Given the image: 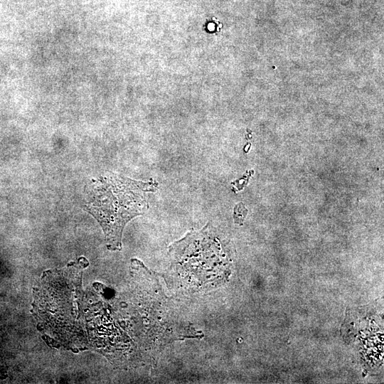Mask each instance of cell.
<instances>
[{
	"instance_id": "6da1fadb",
	"label": "cell",
	"mask_w": 384,
	"mask_h": 384,
	"mask_svg": "<svg viewBox=\"0 0 384 384\" xmlns=\"http://www.w3.org/2000/svg\"><path fill=\"white\" fill-rule=\"evenodd\" d=\"M96 183L92 198L85 210L100 223L108 249L121 250L125 225L146 210V193L155 191L157 183L154 181H134L113 174L102 177Z\"/></svg>"
},
{
	"instance_id": "7a4b0ae2",
	"label": "cell",
	"mask_w": 384,
	"mask_h": 384,
	"mask_svg": "<svg viewBox=\"0 0 384 384\" xmlns=\"http://www.w3.org/2000/svg\"><path fill=\"white\" fill-rule=\"evenodd\" d=\"M220 250L206 228L192 232L170 247L174 265L181 277L203 286L213 282L220 266Z\"/></svg>"
}]
</instances>
